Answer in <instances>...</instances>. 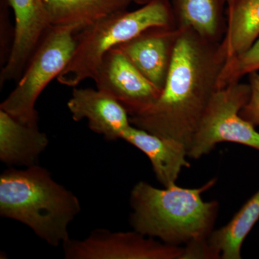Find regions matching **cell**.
Instances as JSON below:
<instances>
[{"label": "cell", "instance_id": "1", "mask_svg": "<svg viewBox=\"0 0 259 259\" xmlns=\"http://www.w3.org/2000/svg\"><path fill=\"white\" fill-rule=\"evenodd\" d=\"M226 63L221 42L181 29L164 88L146 112L130 117L132 125L190 148Z\"/></svg>", "mask_w": 259, "mask_h": 259}, {"label": "cell", "instance_id": "2", "mask_svg": "<svg viewBox=\"0 0 259 259\" xmlns=\"http://www.w3.org/2000/svg\"><path fill=\"white\" fill-rule=\"evenodd\" d=\"M217 182L213 178L198 188L176 184L158 189L141 181L130 196V223L134 231L175 246L208 238L214 230L220 204L217 200L205 202L202 195Z\"/></svg>", "mask_w": 259, "mask_h": 259}, {"label": "cell", "instance_id": "3", "mask_svg": "<svg viewBox=\"0 0 259 259\" xmlns=\"http://www.w3.org/2000/svg\"><path fill=\"white\" fill-rule=\"evenodd\" d=\"M80 211L77 197L38 165L0 176V215L23 223L52 246L70 240L69 225Z\"/></svg>", "mask_w": 259, "mask_h": 259}, {"label": "cell", "instance_id": "4", "mask_svg": "<svg viewBox=\"0 0 259 259\" xmlns=\"http://www.w3.org/2000/svg\"><path fill=\"white\" fill-rule=\"evenodd\" d=\"M152 27H176L169 1H154L134 11L121 12L95 22L75 35L76 46L69 64L57 77L58 82L76 88L93 79L108 51Z\"/></svg>", "mask_w": 259, "mask_h": 259}, {"label": "cell", "instance_id": "5", "mask_svg": "<svg viewBox=\"0 0 259 259\" xmlns=\"http://www.w3.org/2000/svg\"><path fill=\"white\" fill-rule=\"evenodd\" d=\"M74 25L51 26L32 54L14 90L0 105L3 110L27 125L38 126L35 104L42 92L64 71L74 52Z\"/></svg>", "mask_w": 259, "mask_h": 259}, {"label": "cell", "instance_id": "6", "mask_svg": "<svg viewBox=\"0 0 259 259\" xmlns=\"http://www.w3.org/2000/svg\"><path fill=\"white\" fill-rule=\"evenodd\" d=\"M249 96V84L241 81L216 90L194 134L189 158L199 159L225 142L259 151V132L241 115Z\"/></svg>", "mask_w": 259, "mask_h": 259}, {"label": "cell", "instance_id": "7", "mask_svg": "<svg viewBox=\"0 0 259 259\" xmlns=\"http://www.w3.org/2000/svg\"><path fill=\"white\" fill-rule=\"evenodd\" d=\"M63 247L67 259H181L184 250L134 230H95L85 239H70Z\"/></svg>", "mask_w": 259, "mask_h": 259}, {"label": "cell", "instance_id": "8", "mask_svg": "<svg viewBox=\"0 0 259 259\" xmlns=\"http://www.w3.org/2000/svg\"><path fill=\"white\" fill-rule=\"evenodd\" d=\"M93 79L97 89L118 102L130 117L152 107L162 92L115 49L102 58Z\"/></svg>", "mask_w": 259, "mask_h": 259}, {"label": "cell", "instance_id": "9", "mask_svg": "<svg viewBox=\"0 0 259 259\" xmlns=\"http://www.w3.org/2000/svg\"><path fill=\"white\" fill-rule=\"evenodd\" d=\"M15 16V39L9 59L0 74L3 86L18 81L51 25L45 0H8Z\"/></svg>", "mask_w": 259, "mask_h": 259}, {"label": "cell", "instance_id": "10", "mask_svg": "<svg viewBox=\"0 0 259 259\" xmlns=\"http://www.w3.org/2000/svg\"><path fill=\"white\" fill-rule=\"evenodd\" d=\"M181 29L152 27L114 48L122 53L154 86L163 90Z\"/></svg>", "mask_w": 259, "mask_h": 259}, {"label": "cell", "instance_id": "11", "mask_svg": "<svg viewBox=\"0 0 259 259\" xmlns=\"http://www.w3.org/2000/svg\"><path fill=\"white\" fill-rule=\"evenodd\" d=\"M67 107L73 120H88L90 130L107 141L122 139L132 125L124 107L98 89L74 88Z\"/></svg>", "mask_w": 259, "mask_h": 259}, {"label": "cell", "instance_id": "12", "mask_svg": "<svg viewBox=\"0 0 259 259\" xmlns=\"http://www.w3.org/2000/svg\"><path fill=\"white\" fill-rule=\"evenodd\" d=\"M146 155L152 165L153 171L164 187L177 184L184 168H190L187 161L188 149L175 140L160 137L131 125L122 139Z\"/></svg>", "mask_w": 259, "mask_h": 259}, {"label": "cell", "instance_id": "13", "mask_svg": "<svg viewBox=\"0 0 259 259\" xmlns=\"http://www.w3.org/2000/svg\"><path fill=\"white\" fill-rule=\"evenodd\" d=\"M49 140L38 126L23 123L0 110V160L10 166L36 164Z\"/></svg>", "mask_w": 259, "mask_h": 259}, {"label": "cell", "instance_id": "14", "mask_svg": "<svg viewBox=\"0 0 259 259\" xmlns=\"http://www.w3.org/2000/svg\"><path fill=\"white\" fill-rule=\"evenodd\" d=\"M175 26L190 29L210 41L221 42L226 29V0H171Z\"/></svg>", "mask_w": 259, "mask_h": 259}, {"label": "cell", "instance_id": "15", "mask_svg": "<svg viewBox=\"0 0 259 259\" xmlns=\"http://www.w3.org/2000/svg\"><path fill=\"white\" fill-rule=\"evenodd\" d=\"M134 0H45L51 26L86 28L98 20L125 11Z\"/></svg>", "mask_w": 259, "mask_h": 259}, {"label": "cell", "instance_id": "16", "mask_svg": "<svg viewBox=\"0 0 259 259\" xmlns=\"http://www.w3.org/2000/svg\"><path fill=\"white\" fill-rule=\"evenodd\" d=\"M259 37V0H233L227 6L226 29L221 42L226 61L241 55Z\"/></svg>", "mask_w": 259, "mask_h": 259}, {"label": "cell", "instance_id": "17", "mask_svg": "<svg viewBox=\"0 0 259 259\" xmlns=\"http://www.w3.org/2000/svg\"><path fill=\"white\" fill-rule=\"evenodd\" d=\"M259 221V190L236 213L226 226L214 230L208 243L218 258L241 259L242 246Z\"/></svg>", "mask_w": 259, "mask_h": 259}, {"label": "cell", "instance_id": "18", "mask_svg": "<svg viewBox=\"0 0 259 259\" xmlns=\"http://www.w3.org/2000/svg\"><path fill=\"white\" fill-rule=\"evenodd\" d=\"M259 71V37L244 53L226 61L218 79V88L241 81L245 75Z\"/></svg>", "mask_w": 259, "mask_h": 259}, {"label": "cell", "instance_id": "19", "mask_svg": "<svg viewBox=\"0 0 259 259\" xmlns=\"http://www.w3.org/2000/svg\"><path fill=\"white\" fill-rule=\"evenodd\" d=\"M10 7L8 0H0V64L5 66L9 59L15 39V26L10 23Z\"/></svg>", "mask_w": 259, "mask_h": 259}, {"label": "cell", "instance_id": "20", "mask_svg": "<svg viewBox=\"0 0 259 259\" xmlns=\"http://www.w3.org/2000/svg\"><path fill=\"white\" fill-rule=\"evenodd\" d=\"M249 76L250 96L246 105L242 109L241 117L255 127H259V73Z\"/></svg>", "mask_w": 259, "mask_h": 259}, {"label": "cell", "instance_id": "21", "mask_svg": "<svg viewBox=\"0 0 259 259\" xmlns=\"http://www.w3.org/2000/svg\"><path fill=\"white\" fill-rule=\"evenodd\" d=\"M207 239L193 240L184 245L181 259H219L209 246Z\"/></svg>", "mask_w": 259, "mask_h": 259}, {"label": "cell", "instance_id": "22", "mask_svg": "<svg viewBox=\"0 0 259 259\" xmlns=\"http://www.w3.org/2000/svg\"><path fill=\"white\" fill-rule=\"evenodd\" d=\"M154 1H169V2H171V0H134V3H136V5H140V6H143V5L148 4V3H152V2H154Z\"/></svg>", "mask_w": 259, "mask_h": 259}, {"label": "cell", "instance_id": "23", "mask_svg": "<svg viewBox=\"0 0 259 259\" xmlns=\"http://www.w3.org/2000/svg\"><path fill=\"white\" fill-rule=\"evenodd\" d=\"M226 1H227V6H228V5L231 4V3H232V2L233 1V0H226Z\"/></svg>", "mask_w": 259, "mask_h": 259}]
</instances>
